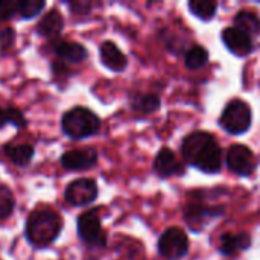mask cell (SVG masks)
Instances as JSON below:
<instances>
[{"mask_svg":"<svg viewBox=\"0 0 260 260\" xmlns=\"http://www.w3.org/2000/svg\"><path fill=\"white\" fill-rule=\"evenodd\" d=\"M183 157L193 168L216 174L222 166V152L215 137L206 131H197L189 134L183 142Z\"/></svg>","mask_w":260,"mask_h":260,"instance_id":"cell-1","label":"cell"},{"mask_svg":"<svg viewBox=\"0 0 260 260\" xmlns=\"http://www.w3.org/2000/svg\"><path fill=\"white\" fill-rule=\"evenodd\" d=\"M61 230V216L55 210L47 207L37 209L35 212H32L26 222V238L37 248L50 245L59 236Z\"/></svg>","mask_w":260,"mask_h":260,"instance_id":"cell-2","label":"cell"},{"mask_svg":"<svg viewBox=\"0 0 260 260\" xmlns=\"http://www.w3.org/2000/svg\"><path fill=\"white\" fill-rule=\"evenodd\" d=\"M61 126L69 137L85 139L99 131L101 122L91 110L85 107H75L62 116Z\"/></svg>","mask_w":260,"mask_h":260,"instance_id":"cell-3","label":"cell"},{"mask_svg":"<svg viewBox=\"0 0 260 260\" xmlns=\"http://www.w3.org/2000/svg\"><path fill=\"white\" fill-rule=\"evenodd\" d=\"M221 125L230 134H242L248 131V128L251 126L250 107L241 99L232 101L224 108V113L221 116Z\"/></svg>","mask_w":260,"mask_h":260,"instance_id":"cell-4","label":"cell"},{"mask_svg":"<svg viewBox=\"0 0 260 260\" xmlns=\"http://www.w3.org/2000/svg\"><path fill=\"white\" fill-rule=\"evenodd\" d=\"M78 235L88 247H105L107 236L96 210L84 212L78 218Z\"/></svg>","mask_w":260,"mask_h":260,"instance_id":"cell-5","label":"cell"},{"mask_svg":"<svg viewBox=\"0 0 260 260\" xmlns=\"http://www.w3.org/2000/svg\"><path fill=\"white\" fill-rule=\"evenodd\" d=\"M189 251L187 235L178 229H168L158 239V253L166 259H180Z\"/></svg>","mask_w":260,"mask_h":260,"instance_id":"cell-6","label":"cell"},{"mask_svg":"<svg viewBox=\"0 0 260 260\" xmlns=\"http://www.w3.org/2000/svg\"><path fill=\"white\" fill-rule=\"evenodd\" d=\"M96 198H98V186L90 178L75 180L66 189V201L75 207L88 206Z\"/></svg>","mask_w":260,"mask_h":260,"instance_id":"cell-7","label":"cell"},{"mask_svg":"<svg viewBox=\"0 0 260 260\" xmlns=\"http://www.w3.org/2000/svg\"><path fill=\"white\" fill-rule=\"evenodd\" d=\"M227 165L230 171L238 175H251L256 169V157L248 146L233 145L227 154Z\"/></svg>","mask_w":260,"mask_h":260,"instance_id":"cell-8","label":"cell"},{"mask_svg":"<svg viewBox=\"0 0 260 260\" xmlns=\"http://www.w3.org/2000/svg\"><path fill=\"white\" fill-rule=\"evenodd\" d=\"M98 161V152L93 148L85 149H72L62 154L61 165L66 169L70 171H85L96 165Z\"/></svg>","mask_w":260,"mask_h":260,"instance_id":"cell-9","label":"cell"},{"mask_svg":"<svg viewBox=\"0 0 260 260\" xmlns=\"http://www.w3.org/2000/svg\"><path fill=\"white\" fill-rule=\"evenodd\" d=\"M222 41L227 46V49L238 56H245L253 50L251 35H248L247 32H244L235 26L227 27L222 32Z\"/></svg>","mask_w":260,"mask_h":260,"instance_id":"cell-10","label":"cell"},{"mask_svg":"<svg viewBox=\"0 0 260 260\" xmlns=\"http://www.w3.org/2000/svg\"><path fill=\"white\" fill-rule=\"evenodd\" d=\"M154 169L160 177H172V175H181L184 172L183 165L180 163V160L177 158V155L165 148L161 149L154 161Z\"/></svg>","mask_w":260,"mask_h":260,"instance_id":"cell-11","label":"cell"},{"mask_svg":"<svg viewBox=\"0 0 260 260\" xmlns=\"http://www.w3.org/2000/svg\"><path fill=\"white\" fill-rule=\"evenodd\" d=\"M221 213H222L221 207L210 209L209 206H204V204H190L186 209V221L193 230H198V229L204 227L207 221H210L212 218H215Z\"/></svg>","mask_w":260,"mask_h":260,"instance_id":"cell-12","label":"cell"},{"mask_svg":"<svg viewBox=\"0 0 260 260\" xmlns=\"http://www.w3.org/2000/svg\"><path fill=\"white\" fill-rule=\"evenodd\" d=\"M101 59L105 67H108L113 72H122L126 67V56L122 53V50L111 41H105L101 46Z\"/></svg>","mask_w":260,"mask_h":260,"instance_id":"cell-13","label":"cell"},{"mask_svg":"<svg viewBox=\"0 0 260 260\" xmlns=\"http://www.w3.org/2000/svg\"><path fill=\"white\" fill-rule=\"evenodd\" d=\"M62 27H64V18L61 12H58L56 9H52L38 21L37 32L41 37L50 38V37H56L58 34H61Z\"/></svg>","mask_w":260,"mask_h":260,"instance_id":"cell-14","label":"cell"},{"mask_svg":"<svg viewBox=\"0 0 260 260\" xmlns=\"http://www.w3.org/2000/svg\"><path fill=\"white\" fill-rule=\"evenodd\" d=\"M250 236L247 233H229V235H224L221 238V253L225 254V256H233V254H238L244 250H247L250 247Z\"/></svg>","mask_w":260,"mask_h":260,"instance_id":"cell-15","label":"cell"},{"mask_svg":"<svg viewBox=\"0 0 260 260\" xmlns=\"http://www.w3.org/2000/svg\"><path fill=\"white\" fill-rule=\"evenodd\" d=\"M55 53L67 62H81L87 58V49L75 41H59L55 46Z\"/></svg>","mask_w":260,"mask_h":260,"instance_id":"cell-16","label":"cell"},{"mask_svg":"<svg viewBox=\"0 0 260 260\" xmlns=\"http://www.w3.org/2000/svg\"><path fill=\"white\" fill-rule=\"evenodd\" d=\"M5 152L14 165L26 166L32 160L34 148L30 145H6Z\"/></svg>","mask_w":260,"mask_h":260,"instance_id":"cell-17","label":"cell"},{"mask_svg":"<svg viewBox=\"0 0 260 260\" xmlns=\"http://www.w3.org/2000/svg\"><path fill=\"white\" fill-rule=\"evenodd\" d=\"M235 27L247 32L248 35L257 34L260 30V18L251 11H241L235 17Z\"/></svg>","mask_w":260,"mask_h":260,"instance_id":"cell-18","label":"cell"},{"mask_svg":"<svg viewBox=\"0 0 260 260\" xmlns=\"http://www.w3.org/2000/svg\"><path fill=\"white\" fill-rule=\"evenodd\" d=\"M189 9L192 11L193 15H197L203 20H210L216 14L218 3L213 0H190Z\"/></svg>","mask_w":260,"mask_h":260,"instance_id":"cell-19","label":"cell"},{"mask_svg":"<svg viewBox=\"0 0 260 260\" xmlns=\"http://www.w3.org/2000/svg\"><path fill=\"white\" fill-rule=\"evenodd\" d=\"M209 61V53L203 46H192L186 53V67L190 70L201 69Z\"/></svg>","mask_w":260,"mask_h":260,"instance_id":"cell-20","label":"cell"},{"mask_svg":"<svg viewBox=\"0 0 260 260\" xmlns=\"http://www.w3.org/2000/svg\"><path fill=\"white\" fill-rule=\"evenodd\" d=\"M160 107V99L155 94H140L133 99V108L134 111L149 114L154 113Z\"/></svg>","mask_w":260,"mask_h":260,"instance_id":"cell-21","label":"cell"},{"mask_svg":"<svg viewBox=\"0 0 260 260\" xmlns=\"http://www.w3.org/2000/svg\"><path fill=\"white\" fill-rule=\"evenodd\" d=\"M15 200L12 192L6 186H0V221L9 218L14 212Z\"/></svg>","mask_w":260,"mask_h":260,"instance_id":"cell-22","label":"cell"},{"mask_svg":"<svg viewBox=\"0 0 260 260\" xmlns=\"http://www.w3.org/2000/svg\"><path fill=\"white\" fill-rule=\"evenodd\" d=\"M44 5L43 0H18V14L26 20L34 18L43 11Z\"/></svg>","mask_w":260,"mask_h":260,"instance_id":"cell-23","label":"cell"},{"mask_svg":"<svg viewBox=\"0 0 260 260\" xmlns=\"http://www.w3.org/2000/svg\"><path fill=\"white\" fill-rule=\"evenodd\" d=\"M15 14H18V2L0 0V20H9Z\"/></svg>","mask_w":260,"mask_h":260,"instance_id":"cell-24","label":"cell"},{"mask_svg":"<svg viewBox=\"0 0 260 260\" xmlns=\"http://www.w3.org/2000/svg\"><path fill=\"white\" fill-rule=\"evenodd\" d=\"M6 119H8V123H12L14 126H23L26 123V119L23 116V113H20L17 108H6Z\"/></svg>","mask_w":260,"mask_h":260,"instance_id":"cell-25","label":"cell"},{"mask_svg":"<svg viewBox=\"0 0 260 260\" xmlns=\"http://www.w3.org/2000/svg\"><path fill=\"white\" fill-rule=\"evenodd\" d=\"M14 40H15V30L11 29V27H6L0 32V46L2 49H8L14 44Z\"/></svg>","mask_w":260,"mask_h":260,"instance_id":"cell-26","label":"cell"},{"mask_svg":"<svg viewBox=\"0 0 260 260\" xmlns=\"http://www.w3.org/2000/svg\"><path fill=\"white\" fill-rule=\"evenodd\" d=\"M69 6L75 14H87L91 8V3L90 2H72L69 3Z\"/></svg>","mask_w":260,"mask_h":260,"instance_id":"cell-27","label":"cell"},{"mask_svg":"<svg viewBox=\"0 0 260 260\" xmlns=\"http://www.w3.org/2000/svg\"><path fill=\"white\" fill-rule=\"evenodd\" d=\"M8 123V119H6V111L0 108V129Z\"/></svg>","mask_w":260,"mask_h":260,"instance_id":"cell-28","label":"cell"}]
</instances>
